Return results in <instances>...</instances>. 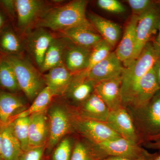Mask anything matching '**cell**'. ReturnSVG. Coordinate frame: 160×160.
<instances>
[{
	"label": "cell",
	"mask_w": 160,
	"mask_h": 160,
	"mask_svg": "<svg viewBox=\"0 0 160 160\" xmlns=\"http://www.w3.org/2000/svg\"><path fill=\"white\" fill-rule=\"evenodd\" d=\"M87 4L85 0H75L62 6L48 8L38 21L36 28L62 32L76 26H91L86 15Z\"/></svg>",
	"instance_id": "cell-1"
},
{
	"label": "cell",
	"mask_w": 160,
	"mask_h": 160,
	"mask_svg": "<svg viewBox=\"0 0 160 160\" xmlns=\"http://www.w3.org/2000/svg\"><path fill=\"white\" fill-rule=\"evenodd\" d=\"M160 60L159 46L156 42L149 41L138 57L124 67L122 75L123 107H128L139 81Z\"/></svg>",
	"instance_id": "cell-2"
},
{
	"label": "cell",
	"mask_w": 160,
	"mask_h": 160,
	"mask_svg": "<svg viewBox=\"0 0 160 160\" xmlns=\"http://www.w3.org/2000/svg\"><path fill=\"white\" fill-rule=\"evenodd\" d=\"M12 67L21 91L30 102L46 87L43 75L30 60L21 55H8L4 58Z\"/></svg>",
	"instance_id": "cell-3"
},
{
	"label": "cell",
	"mask_w": 160,
	"mask_h": 160,
	"mask_svg": "<svg viewBox=\"0 0 160 160\" xmlns=\"http://www.w3.org/2000/svg\"><path fill=\"white\" fill-rule=\"evenodd\" d=\"M126 109L141 142L160 139V89L145 106Z\"/></svg>",
	"instance_id": "cell-4"
},
{
	"label": "cell",
	"mask_w": 160,
	"mask_h": 160,
	"mask_svg": "<svg viewBox=\"0 0 160 160\" xmlns=\"http://www.w3.org/2000/svg\"><path fill=\"white\" fill-rule=\"evenodd\" d=\"M89 146L94 160H103L110 157L138 159L149 157L153 154L123 138H118Z\"/></svg>",
	"instance_id": "cell-5"
},
{
	"label": "cell",
	"mask_w": 160,
	"mask_h": 160,
	"mask_svg": "<svg viewBox=\"0 0 160 160\" xmlns=\"http://www.w3.org/2000/svg\"><path fill=\"white\" fill-rule=\"evenodd\" d=\"M49 134L47 148L51 150L66 134L74 129L75 118L66 106L54 104L47 111Z\"/></svg>",
	"instance_id": "cell-6"
},
{
	"label": "cell",
	"mask_w": 160,
	"mask_h": 160,
	"mask_svg": "<svg viewBox=\"0 0 160 160\" xmlns=\"http://www.w3.org/2000/svg\"><path fill=\"white\" fill-rule=\"evenodd\" d=\"M160 22L159 5L156 3L139 16L136 30L135 47L128 65L138 57L145 46L150 41V38L158 30Z\"/></svg>",
	"instance_id": "cell-7"
},
{
	"label": "cell",
	"mask_w": 160,
	"mask_h": 160,
	"mask_svg": "<svg viewBox=\"0 0 160 160\" xmlns=\"http://www.w3.org/2000/svg\"><path fill=\"white\" fill-rule=\"evenodd\" d=\"M73 127L92 144H98L121 137L106 122L76 117Z\"/></svg>",
	"instance_id": "cell-8"
},
{
	"label": "cell",
	"mask_w": 160,
	"mask_h": 160,
	"mask_svg": "<svg viewBox=\"0 0 160 160\" xmlns=\"http://www.w3.org/2000/svg\"><path fill=\"white\" fill-rule=\"evenodd\" d=\"M15 2L18 26L24 32L30 31L49 8L44 1L40 0H16Z\"/></svg>",
	"instance_id": "cell-9"
},
{
	"label": "cell",
	"mask_w": 160,
	"mask_h": 160,
	"mask_svg": "<svg viewBox=\"0 0 160 160\" xmlns=\"http://www.w3.org/2000/svg\"><path fill=\"white\" fill-rule=\"evenodd\" d=\"M106 122L121 137L139 145L141 139L126 108L122 107L110 111Z\"/></svg>",
	"instance_id": "cell-10"
},
{
	"label": "cell",
	"mask_w": 160,
	"mask_h": 160,
	"mask_svg": "<svg viewBox=\"0 0 160 160\" xmlns=\"http://www.w3.org/2000/svg\"><path fill=\"white\" fill-rule=\"evenodd\" d=\"M55 38L45 28H36L28 32L26 38V46L39 69L42 64L45 54L52 40Z\"/></svg>",
	"instance_id": "cell-11"
},
{
	"label": "cell",
	"mask_w": 160,
	"mask_h": 160,
	"mask_svg": "<svg viewBox=\"0 0 160 160\" xmlns=\"http://www.w3.org/2000/svg\"><path fill=\"white\" fill-rule=\"evenodd\" d=\"M160 89L153 67L139 81L130 104L126 108H138L145 106Z\"/></svg>",
	"instance_id": "cell-12"
},
{
	"label": "cell",
	"mask_w": 160,
	"mask_h": 160,
	"mask_svg": "<svg viewBox=\"0 0 160 160\" xmlns=\"http://www.w3.org/2000/svg\"><path fill=\"white\" fill-rule=\"evenodd\" d=\"M124 67L115 52H112L104 60L86 72L89 79L96 84L101 81L122 76Z\"/></svg>",
	"instance_id": "cell-13"
},
{
	"label": "cell",
	"mask_w": 160,
	"mask_h": 160,
	"mask_svg": "<svg viewBox=\"0 0 160 160\" xmlns=\"http://www.w3.org/2000/svg\"><path fill=\"white\" fill-rule=\"evenodd\" d=\"M94 89L110 111L123 107L122 76L99 82L95 85Z\"/></svg>",
	"instance_id": "cell-14"
},
{
	"label": "cell",
	"mask_w": 160,
	"mask_h": 160,
	"mask_svg": "<svg viewBox=\"0 0 160 160\" xmlns=\"http://www.w3.org/2000/svg\"><path fill=\"white\" fill-rule=\"evenodd\" d=\"M29 148L46 146L49 138V121L47 110L29 116Z\"/></svg>",
	"instance_id": "cell-15"
},
{
	"label": "cell",
	"mask_w": 160,
	"mask_h": 160,
	"mask_svg": "<svg viewBox=\"0 0 160 160\" xmlns=\"http://www.w3.org/2000/svg\"><path fill=\"white\" fill-rule=\"evenodd\" d=\"M95 84L87 77L85 71L73 75L65 95L68 99L80 105L95 91Z\"/></svg>",
	"instance_id": "cell-16"
},
{
	"label": "cell",
	"mask_w": 160,
	"mask_h": 160,
	"mask_svg": "<svg viewBox=\"0 0 160 160\" xmlns=\"http://www.w3.org/2000/svg\"><path fill=\"white\" fill-rule=\"evenodd\" d=\"M92 49L69 41L64 57V65L73 74L85 71L89 66Z\"/></svg>",
	"instance_id": "cell-17"
},
{
	"label": "cell",
	"mask_w": 160,
	"mask_h": 160,
	"mask_svg": "<svg viewBox=\"0 0 160 160\" xmlns=\"http://www.w3.org/2000/svg\"><path fill=\"white\" fill-rule=\"evenodd\" d=\"M28 108L26 102L14 93L0 90V122L6 125Z\"/></svg>",
	"instance_id": "cell-18"
},
{
	"label": "cell",
	"mask_w": 160,
	"mask_h": 160,
	"mask_svg": "<svg viewBox=\"0 0 160 160\" xmlns=\"http://www.w3.org/2000/svg\"><path fill=\"white\" fill-rule=\"evenodd\" d=\"M139 16L132 15L127 23L122 40L114 52L124 67L129 64L135 47L136 30Z\"/></svg>",
	"instance_id": "cell-19"
},
{
	"label": "cell",
	"mask_w": 160,
	"mask_h": 160,
	"mask_svg": "<svg viewBox=\"0 0 160 160\" xmlns=\"http://www.w3.org/2000/svg\"><path fill=\"white\" fill-rule=\"evenodd\" d=\"M110 110L95 92L78 106V118L106 122Z\"/></svg>",
	"instance_id": "cell-20"
},
{
	"label": "cell",
	"mask_w": 160,
	"mask_h": 160,
	"mask_svg": "<svg viewBox=\"0 0 160 160\" xmlns=\"http://www.w3.org/2000/svg\"><path fill=\"white\" fill-rule=\"evenodd\" d=\"M61 33L73 44L90 49L103 40L92 25L76 26Z\"/></svg>",
	"instance_id": "cell-21"
},
{
	"label": "cell",
	"mask_w": 160,
	"mask_h": 160,
	"mask_svg": "<svg viewBox=\"0 0 160 160\" xmlns=\"http://www.w3.org/2000/svg\"><path fill=\"white\" fill-rule=\"evenodd\" d=\"M87 18L103 40L112 48L116 46L122 32L119 25L93 12L89 13Z\"/></svg>",
	"instance_id": "cell-22"
},
{
	"label": "cell",
	"mask_w": 160,
	"mask_h": 160,
	"mask_svg": "<svg viewBox=\"0 0 160 160\" xmlns=\"http://www.w3.org/2000/svg\"><path fill=\"white\" fill-rule=\"evenodd\" d=\"M43 74L46 86L49 87L55 96L64 95L71 83L73 74L65 65L57 66Z\"/></svg>",
	"instance_id": "cell-23"
},
{
	"label": "cell",
	"mask_w": 160,
	"mask_h": 160,
	"mask_svg": "<svg viewBox=\"0 0 160 160\" xmlns=\"http://www.w3.org/2000/svg\"><path fill=\"white\" fill-rule=\"evenodd\" d=\"M69 40L66 38H55L46 52L40 71L47 72L52 68L64 65V57Z\"/></svg>",
	"instance_id": "cell-24"
},
{
	"label": "cell",
	"mask_w": 160,
	"mask_h": 160,
	"mask_svg": "<svg viewBox=\"0 0 160 160\" xmlns=\"http://www.w3.org/2000/svg\"><path fill=\"white\" fill-rule=\"evenodd\" d=\"M22 152L11 123L5 125L2 132L1 157L4 160H17Z\"/></svg>",
	"instance_id": "cell-25"
},
{
	"label": "cell",
	"mask_w": 160,
	"mask_h": 160,
	"mask_svg": "<svg viewBox=\"0 0 160 160\" xmlns=\"http://www.w3.org/2000/svg\"><path fill=\"white\" fill-rule=\"evenodd\" d=\"M55 96V95L51 89L46 86L34 99L31 106L28 107L26 110L19 114L15 119L29 117L32 114L46 110L52 98Z\"/></svg>",
	"instance_id": "cell-26"
},
{
	"label": "cell",
	"mask_w": 160,
	"mask_h": 160,
	"mask_svg": "<svg viewBox=\"0 0 160 160\" xmlns=\"http://www.w3.org/2000/svg\"><path fill=\"white\" fill-rule=\"evenodd\" d=\"M0 86L12 93L21 91L12 67L4 58L0 61Z\"/></svg>",
	"instance_id": "cell-27"
},
{
	"label": "cell",
	"mask_w": 160,
	"mask_h": 160,
	"mask_svg": "<svg viewBox=\"0 0 160 160\" xmlns=\"http://www.w3.org/2000/svg\"><path fill=\"white\" fill-rule=\"evenodd\" d=\"M0 48L9 55H20L24 48L17 35L10 29H6L0 36Z\"/></svg>",
	"instance_id": "cell-28"
},
{
	"label": "cell",
	"mask_w": 160,
	"mask_h": 160,
	"mask_svg": "<svg viewBox=\"0 0 160 160\" xmlns=\"http://www.w3.org/2000/svg\"><path fill=\"white\" fill-rule=\"evenodd\" d=\"M29 121V116L17 118L10 122L22 151H26L29 149L28 132Z\"/></svg>",
	"instance_id": "cell-29"
},
{
	"label": "cell",
	"mask_w": 160,
	"mask_h": 160,
	"mask_svg": "<svg viewBox=\"0 0 160 160\" xmlns=\"http://www.w3.org/2000/svg\"><path fill=\"white\" fill-rule=\"evenodd\" d=\"M112 46L105 40H102L92 49L89 66L85 72H87L107 57L112 52Z\"/></svg>",
	"instance_id": "cell-30"
},
{
	"label": "cell",
	"mask_w": 160,
	"mask_h": 160,
	"mask_svg": "<svg viewBox=\"0 0 160 160\" xmlns=\"http://www.w3.org/2000/svg\"><path fill=\"white\" fill-rule=\"evenodd\" d=\"M72 151V142L69 138H66L55 149L52 160H70Z\"/></svg>",
	"instance_id": "cell-31"
},
{
	"label": "cell",
	"mask_w": 160,
	"mask_h": 160,
	"mask_svg": "<svg viewBox=\"0 0 160 160\" xmlns=\"http://www.w3.org/2000/svg\"><path fill=\"white\" fill-rule=\"evenodd\" d=\"M70 160H94L89 146L77 142L72 149Z\"/></svg>",
	"instance_id": "cell-32"
},
{
	"label": "cell",
	"mask_w": 160,
	"mask_h": 160,
	"mask_svg": "<svg viewBox=\"0 0 160 160\" xmlns=\"http://www.w3.org/2000/svg\"><path fill=\"white\" fill-rule=\"evenodd\" d=\"M97 4L101 9L111 13L121 14L126 11L124 5L117 0H98Z\"/></svg>",
	"instance_id": "cell-33"
},
{
	"label": "cell",
	"mask_w": 160,
	"mask_h": 160,
	"mask_svg": "<svg viewBox=\"0 0 160 160\" xmlns=\"http://www.w3.org/2000/svg\"><path fill=\"white\" fill-rule=\"evenodd\" d=\"M127 2L131 8L132 14L138 16L147 11L155 3L150 0H128Z\"/></svg>",
	"instance_id": "cell-34"
},
{
	"label": "cell",
	"mask_w": 160,
	"mask_h": 160,
	"mask_svg": "<svg viewBox=\"0 0 160 160\" xmlns=\"http://www.w3.org/2000/svg\"><path fill=\"white\" fill-rule=\"evenodd\" d=\"M46 146L29 148L22 151L17 160H42Z\"/></svg>",
	"instance_id": "cell-35"
},
{
	"label": "cell",
	"mask_w": 160,
	"mask_h": 160,
	"mask_svg": "<svg viewBox=\"0 0 160 160\" xmlns=\"http://www.w3.org/2000/svg\"><path fill=\"white\" fill-rule=\"evenodd\" d=\"M1 2L12 15L16 14L15 1H2Z\"/></svg>",
	"instance_id": "cell-36"
},
{
	"label": "cell",
	"mask_w": 160,
	"mask_h": 160,
	"mask_svg": "<svg viewBox=\"0 0 160 160\" xmlns=\"http://www.w3.org/2000/svg\"><path fill=\"white\" fill-rule=\"evenodd\" d=\"M158 153H154L149 157L140 158L138 159H129L126 158L119 157H110L103 160H153L154 158L157 155Z\"/></svg>",
	"instance_id": "cell-37"
},
{
	"label": "cell",
	"mask_w": 160,
	"mask_h": 160,
	"mask_svg": "<svg viewBox=\"0 0 160 160\" xmlns=\"http://www.w3.org/2000/svg\"><path fill=\"white\" fill-rule=\"evenodd\" d=\"M145 146L149 149H160V139L155 140L154 142L148 141L145 142Z\"/></svg>",
	"instance_id": "cell-38"
},
{
	"label": "cell",
	"mask_w": 160,
	"mask_h": 160,
	"mask_svg": "<svg viewBox=\"0 0 160 160\" xmlns=\"http://www.w3.org/2000/svg\"><path fill=\"white\" fill-rule=\"evenodd\" d=\"M154 69L157 79L160 86V60L155 65Z\"/></svg>",
	"instance_id": "cell-39"
},
{
	"label": "cell",
	"mask_w": 160,
	"mask_h": 160,
	"mask_svg": "<svg viewBox=\"0 0 160 160\" xmlns=\"http://www.w3.org/2000/svg\"><path fill=\"white\" fill-rule=\"evenodd\" d=\"M5 23V19L2 13L0 12V30L2 29Z\"/></svg>",
	"instance_id": "cell-40"
},
{
	"label": "cell",
	"mask_w": 160,
	"mask_h": 160,
	"mask_svg": "<svg viewBox=\"0 0 160 160\" xmlns=\"http://www.w3.org/2000/svg\"><path fill=\"white\" fill-rule=\"evenodd\" d=\"M159 7H160V2L159 3ZM159 32L158 34L157 38L156 39V41H155L157 43H158V45H160V26H159Z\"/></svg>",
	"instance_id": "cell-41"
},
{
	"label": "cell",
	"mask_w": 160,
	"mask_h": 160,
	"mask_svg": "<svg viewBox=\"0 0 160 160\" xmlns=\"http://www.w3.org/2000/svg\"><path fill=\"white\" fill-rule=\"evenodd\" d=\"M153 160H160V154H159L158 153L157 155L156 156Z\"/></svg>",
	"instance_id": "cell-42"
},
{
	"label": "cell",
	"mask_w": 160,
	"mask_h": 160,
	"mask_svg": "<svg viewBox=\"0 0 160 160\" xmlns=\"http://www.w3.org/2000/svg\"><path fill=\"white\" fill-rule=\"evenodd\" d=\"M0 160H4V159H3L2 158V157H1V156H0Z\"/></svg>",
	"instance_id": "cell-43"
},
{
	"label": "cell",
	"mask_w": 160,
	"mask_h": 160,
	"mask_svg": "<svg viewBox=\"0 0 160 160\" xmlns=\"http://www.w3.org/2000/svg\"><path fill=\"white\" fill-rule=\"evenodd\" d=\"M159 45V47H160V45Z\"/></svg>",
	"instance_id": "cell-44"
}]
</instances>
